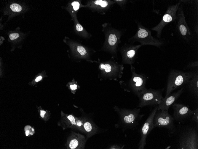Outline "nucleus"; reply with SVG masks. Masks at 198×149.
Listing matches in <instances>:
<instances>
[{"instance_id": "obj_8", "label": "nucleus", "mask_w": 198, "mask_h": 149, "mask_svg": "<svg viewBox=\"0 0 198 149\" xmlns=\"http://www.w3.org/2000/svg\"><path fill=\"white\" fill-rule=\"evenodd\" d=\"M179 148L182 149H198V137L196 130L192 128L186 130L179 139Z\"/></svg>"}, {"instance_id": "obj_23", "label": "nucleus", "mask_w": 198, "mask_h": 149, "mask_svg": "<svg viewBox=\"0 0 198 149\" xmlns=\"http://www.w3.org/2000/svg\"><path fill=\"white\" fill-rule=\"evenodd\" d=\"M19 36V34L17 32L12 33L9 35V38L11 40H13L17 39Z\"/></svg>"}, {"instance_id": "obj_3", "label": "nucleus", "mask_w": 198, "mask_h": 149, "mask_svg": "<svg viewBox=\"0 0 198 149\" xmlns=\"http://www.w3.org/2000/svg\"><path fill=\"white\" fill-rule=\"evenodd\" d=\"M103 27L106 37L104 49L112 54L113 57L117 58L118 46L121 42V38L125 29H115L110 24H104Z\"/></svg>"}, {"instance_id": "obj_22", "label": "nucleus", "mask_w": 198, "mask_h": 149, "mask_svg": "<svg viewBox=\"0 0 198 149\" xmlns=\"http://www.w3.org/2000/svg\"><path fill=\"white\" fill-rule=\"evenodd\" d=\"M116 4L119 5L121 8L124 10L125 9L126 4L128 1L126 0H114Z\"/></svg>"}, {"instance_id": "obj_26", "label": "nucleus", "mask_w": 198, "mask_h": 149, "mask_svg": "<svg viewBox=\"0 0 198 149\" xmlns=\"http://www.w3.org/2000/svg\"><path fill=\"white\" fill-rule=\"evenodd\" d=\"M198 61L189 63L187 66V68H190L198 66Z\"/></svg>"}, {"instance_id": "obj_13", "label": "nucleus", "mask_w": 198, "mask_h": 149, "mask_svg": "<svg viewBox=\"0 0 198 149\" xmlns=\"http://www.w3.org/2000/svg\"><path fill=\"white\" fill-rule=\"evenodd\" d=\"M177 28L179 34L186 40L189 41L193 37V34L186 21L183 7L179 6L177 12Z\"/></svg>"}, {"instance_id": "obj_21", "label": "nucleus", "mask_w": 198, "mask_h": 149, "mask_svg": "<svg viewBox=\"0 0 198 149\" xmlns=\"http://www.w3.org/2000/svg\"><path fill=\"white\" fill-rule=\"evenodd\" d=\"M193 114L190 120H193L196 123L197 125L198 123V108L193 110Z\"/></svg>"}, {"instance_id": "obj_32", "label": "nucleus", "mask_w": 198, "mask_h": 149, "mask_svg": "<svg viewBox=\"0 0 198 149\" xmlns=\"http://www.w3.org/2000/svg\"><path fill=\"white\" fill-rule=\"evenodd\" d=\"M32 131L33 130V131H34L33 129L32 128Z\"/></svg>"}, {"instance_id": "obj_12", "label": "nucleus", "mask_w": 198, "mask_h": 149, "mask_svg": "<svg viewBox=\"0 0 198 149\" xmlns=\"http://www.w3.org/2000/svg\"><path fill=\"white\" fill-rule=\"evenodd\" d=\"M157 108L158 106H157L153 110L140 128V139L138 144L139 149L144 148L146 145V139L147 136L155 127L153 119Z\"/></svg>"}, {"instance_id": "obj_5", "label": "nucleus", "mask_w": 198, "mask_h": 149, "mask_svg": "<svg viewBox=\"0 0 198 149\" xmlns=\"http://www.w3.org/2000/svg\"><path fill=\"white\" fill-rule=\"evenodd\" d=\"M195 72H184L176 70H172L168 78L166 93L165 97L169 95L174 90L187 84Z\"/></svg>"}, {"instance_id": "obj_6", "label": "nucleus", "mask_w": 198, "mask_h": 149, "mask_svg": "<svg viewBox=\"0 0 198 149\" xmlns=\"http://www.w3.org/2000/svg\"><path fill=\"white\" fill-rule=\"evenodd\" d=\"M112 59L100 64L99 68L101 78L116 80L122 77L124 69L123 65L118 64L113 57Z\"/></svg>"}, {"instance_id": "obj_29", "label": "nucleus", "mask_w": 198, "mask_h": 149, "mask_svg": "<svg viewBox=\"0 0 198 149\" xmlns=\"http://www.w3.org/2000/svg\"><path fill=\"white\" fill-rule=\"evenodd\" d=\"M46 112L45 111L43 110H41L40 111V116L42 117H44V115L46 113Z\"/></svg>"}, {"instance_id": "obj_14", "label": "nucleus", "mask_w": 198, "mask_h": 149, "mask_svg": "<svg viewBox=\"0 0 198 149\" xmlns=\"http://www.w3.org/2000/svg\"><path fill=\"white\" fill-rule=\"evenodd\" d=\"M172 106L174 120L179 122L190 120L193 112L188 106L179 103H174Z\"/></svg>"}, {"instance_id": "obj_15", "label": "nucleus", "mask_w": 198, "mask_h": 149, "mask_svg": "<svg viewBox=\"0 0 198 149\" xmlns=\"http://www.w3.org/2000/svg\"><path fill=\"white\" fill-rule=\"evenodd\" d=\"M184 91L183 88L177 91L170 94L166 97H164L158 105L157 110L168 111L169 108L174 103Z\"/></svg>"}, {"instance_id": "obj_9", "label": "nucleus", "mask_w": 198, "mask_h": 149, "mask_svg": "<svg viewBox=\"0 0 198 149\" xmlns=\"http://www.w3.org/2000/svg\"><path fill=\"white\" fill-rule=\"evenodd\" d=\"M181 3V1H180L175 4L169 6L160 21L151 29L152 30L157 32L158 37H161L162 31L165 26L176 19L177 11Z\"/></svg>"}, {"instance_id": "obj_7", "label": "nucleus", "mask_w": 198, "mask_h": 149, "mask_svg": "<svg viewBox=\"0 0 198 149\" xmlns=\"http://www.w3.org/2000/svg\"><path fill=\"white\" fill-rule=\"evenodd\" d=\"M174 120L168 113V111L157 110L154 117V127L167 129L170 134H173L176 129L173 123Z\"/></svg>"}, {"instance_id": "obj_20", "label": "nucleus", "mask_w": 198, "mask_h": 149, "mask_svg": "<svg viewBox=\"0 0 198 149\" xmlns=\"http://www.w3.org/2000/svg\"><path fill=\"white\" fill-rule=\"evenodd\" d=\"M77 50L78 52L82 56H85L88 54V51L83 46H78L77 47Z\"/></svg>"}, {"instance_id": "obj_2", "label": "nucleus", "mask_w": 198, "mask_h": 149, "mask_svg": "<svg viewBox=\"0 0 198 149\" xmlns=\"http://www.w3.org/2000/svg\"><path fill=\"white\" fill-rule=\"evenodd\" d=\"M130 70L132 76L130 79L127 82L120 81L119 83L124 91H132L139 98L147 90L146 87L147 78L142 73H136L135 67L132 65H130Z\"/></svg>"}, {"instance_id": "obj_24", "label": "nucleus", "mask_w": 198, "mask_h": 149, "mask_svg": "<svg viewBox=\"0 0 198 149\" xmlns=\"http://www.w3.org/2000/svg\"><path fill=\"white\" fill-rule=\"evenodd\" d=\"M124 145H120L117 144L113 145L108 148L110 149H122L124 147Z\"/></svg>"}, {"instance_id": "obj_19", "label": "nucleus", "mask_w": 198, "mask_h": 149, "mask_svg": "<svg viewBox=\"0 0 198 149\" xmlns=\"http://www.w3.org/2000/svg\"><path fill=\"white\" fill-rule=\"evenodd\" d=\"M9 8L10 10L14 12H19L22 10V7L16 3L11 4L10 5Z\"/></svg>"}, {"instance_id": "obj_31", "label": "nucleus", "mask_w": 198, "mask_h": 149, "mask_svg": "<svg viewBox=\"0 0 198 149\" xmlns=\"http://www.w3.org/2000/svg\"><path fill=\"white\" fill-rule=\"evenodd\" d=\"M29 131H25V134L26 136H28V135Z\"/></svg>"}, {"instance_id": "obj_4", "label": "nucleus", "mask_w": 198, "mask_h": 149, "mask_svg": "<svg viewBox=\"0 0 198 149\" xmlns=\"http://www.w3.org/2000/svg\"><path fill=\"white\" fill-rule=\"evenodd\" d=\"M135 22L137 25V31L134 35L129 39V42L132 43L138 42L142 46L149 45L158 48H160L164 44L163 41L152 36L151 31L143 26L140 22L136 20Z\"/></svg>"}, {"instance_id": "obj_25", "label": "nucleus", "mask_w": 198, "mask_h": 149, "mask_svg": "<svg viewBox=\"0 0 198 149\" xmlns=\"http://www.w3.org/2000/svg\"><path fill=\"white\" fill-rule=\"evenodd\" d=\"M71 4L73 7L74 10L75 11L78 10L80 4L78 1H74Z\"/></svg>"}, {"instance_id": "obj_17", "label": "nucleus", "mask_w": 198, "mask_h": 149, "mask_svg": "<svg viewBox=\"0 0 198 149\" xmlns=\"http://www.w3.org/2000/svg\"><path fill=\"white\" fill-rule=\"evenodd\" d=\"M83 128L87 137L88 138L100 132L99 128L92 120L86 117L83 123Z\"/></svg>"}, {"instance_id": "obj_11", "label": "nucleus", "mask_w": 198, "mask_h": 149, "mask_svg": "<svg viewBox=\"0 0 198 149\" xmlns=\"http://www.w3.org/2000/svg\"><path fill=\"white\" fill-rule=\"evenodd\" d=\"M140 44L133 45L125 43L119 48L122 57L121 64L131 65L137 57L138 49L142 46Z\"/></svg>"}, {"instance_id": "obj_16", "label": "nucleus", "mask_w": 198, "mask_h": 149, "mask_svg": "<svg viewBox=\"0 0 198 149\" xmlns=\"http://www.w3.org/2000/svg\"><path fill=\"white\" fill-rule=\"evenodd\" d=\"M88 138L84 135L73 131L68 143L71 149H84Z\"/></svg>"}, {"instance_id": "obj_18", "label": "nucleus", "mask_w": 198, "mask_h": 149, "mask_svg": "<svg viewBox=\"0 0 198 149\" xmlns=\"http://www.w3.org/2000/svg\"><path fill=\"white\" fill-rule=\"evenodd\" d=\"M188 87L191 92L196 96H198V73L195 72L188 83Z\"/></svg>"}, {"instance_id": "obj_1", "label": "nucleus", "mask_w": 198, "mask_h": 149, "mask_svg": "<svg viewBox=\"0 0 198 149\" xmlns=\"http://www.w3.org/2000/svg\"><path fill=\"white\" fill-rule=\"evenodd\" d=\"M113 109L119 117L118 122L115 125V126L116 128H121L122 130H134L136 129L139 122L144 115L140 114V108L128 109L115 105Z\"/></svg>"}, {"instance_id": "obj_27", "label": "nucleus", "mask_w": 198, "mask_h": 149, "mask_svg": "<svg viewBox=\"0 0 198 149\" xmlns=\"http://www.w3.org/2000/svg\"><path fill=\"white\" fill-rule=\"evenodd\" d=\"M76 29L78 31L80 32L83 31V28L81 24L77 23L76 26Z\"/></svg>"}, {"instance_id": "obj_10", "label": "nucleus", "mask_w": 198, "mask_h": 149, "mask_svg": "<svg viewBox=\"0 0 198 149\" xmlns=\"http://www.w3.org/2000/svg\"><path fill=\"white\" fill-rule=\"evenodd\" d=\"M139 98V103L137 107L142 108L149 105L158 106L164 97L160 90L150 88L147 89Z\"/></svg>"}, {"instance_id": "obj_30", "label": "nucleus", "mask_w": 198, "mask_h": 149, "mask_svg": "<svg viewBox=\"0 0 198 149\" xmlns=\"http://www.w3.org/2000/svg\"><path fill=\"white\" fill-rule=\"evenodd\" d=\"M42 79V77L41 76H39L37 77L35 79L36 82H38L40 81Z\"/></svg>"}, {"instance_id": "obj_28", "label": "nucleus", "mask_w": 198, "mask_h": 149, "mask_svg": "<svg viewBox=\"0 0 198 149\" xmlns=\"http://www.w3.org/2000/svg\"><path fill=\"white\" fill-rule=\"evenodd\" d=\"M77 86L76 84H71L70 86V87L72 90H74L77 88Z\"/></svg>"}]
</instances>
